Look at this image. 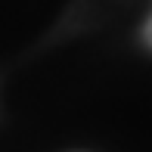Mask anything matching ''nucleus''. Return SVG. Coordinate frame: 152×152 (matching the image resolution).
I'll return each mask as SVG.
<instances>
[{
    "label": "nucleus",
    "instance_id": "obj_1",
    "mask_svg": "<svg viewBox=\"0 0 152 152\" xmlns=\"http://www.w3.org/2000/svg\"><path fill=\"white\" fill-rule=\"evenodd\" d=\"M143 40H146V44L152 47V19L146 22V28H143Z\"/></svg>",
    "mask_w": 152,
    "mask_h": 152
}]
</instances>
